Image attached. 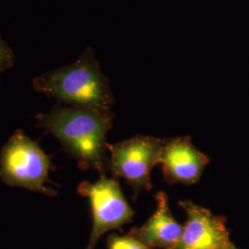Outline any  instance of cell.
<instances>
[{"label": "cell", "instance_id": "obj_11", "mask_svg": "<svg viewBox=\"0 0 249 249\" xmlns=\"http://www.w3.org/2000/svg\"><path fill=\"white\" fill-rule=\"evenodd\" d=\"M236 249V248H235V247H234V246H233V245H231V246H229V247H227V248H225V249Z\"/></svg>", "mask_w": 249, "mask_h": 249}, {"label": "cell", "instance_id": "obj_3", "mask_svg": "<svg viewBox=\"0 0 249 249\" xmlns=\"http://www.w3.org/2000/svg\"><path fill=\"white\" fill-rule=\"evenodd\" d=\"M51 166L48 155L21 130L9 138L0 152V178L10 187L55 196L57 192L46 186Z\"/></svg>", "mask_w": 249, "mask_h": 249}, {"label": "cell", "instance_id": "obj_8", "mask_svg": "<svg viewBox=\"0 0 249 249\" xmlns=\"http://www.w3.org/2000/svg\"><path fill=\"white\" fill-rule=\"evenodd\" d=\"M157 208L143 226L128 232L150 249H176L181 239L183 227L171 213L168 197L164 192L155 196Z\"/></svg>", "mask_w": 249, "mask_h": 249}, {"label": "cell", "instance_id": "obj_2", "mask_svg": "<svg viewBox=\"0 0 249 249\" xmlns=\"http://www.w3.org/2000/svg\"><path fill=\"white\" fill-rule=\"evenodd\" d=\"M33 87L68 107L112 112L115 104L109 81L101 71L91 47H88L71 65L36 77Z\"/></svg>", "mask_w": 249, "mask_h": 249}, {"label": "cell", "instance_id": "obj_5", "mask_svg": "<svg viewBox=\"0 0 249 249\" xmlns=\"http://www.w3.org/2000/svg\"><path fill=\"white\" fill-rule=\"evenodd\" d=\"M78 192L88 198L92 216V227L86 249H94L107 231L119 229L132 222L134 211L116 179L105 176L94 183L82 182Z\"/></svg>", "mask_w": 249, "mask_h": 249}, {"label": "cell", "instance_id": "obj_4", "mask_svg": "<svg viewBox=\"0 0 249 249\" xmlns=\"http://www.w3.org/2000/svg\"><path fill=\"white\" fill-rule=\"evenodd\" d=\"M165 140L137 136L113 145L108 144L109 166L115 178H124L136 199L142 190H151V173L159 163Z\"/></svg>", "mask_w": 249, "mask_h": 249}, {"label": "cell", "instance_id": "obj_9", "mask_svg": "<svg viewBox=\"0 0 249 249\" xmlns=\"http://www.w3.org/2000/svg\"><path fill=\"white\" fill-rule=\"evenodd\" d=\"M107 248L108 249H151L129 233L126 235L110 234L107 238Z\"/></svg>", "mask_w": 249, "mask_h": 249}, {"label": "cell", "instance_id": "obj_1", "mask_svg": "<svg viewBox=\"0 0 249 249\" xmlns=\"http://www.w3.org/2000/svg\"><path fill=\"white\" fill-rule=\"evenodd\" d=\"M36 118L40 127L58 140L80 169L95 170L101 177L107 175L110 168L107 137L112 127V112L56 106Z\"/></svg>", "mask_w": 249, "mask_h": 249}, {"label": "cell", "instance_id": "obj_10", "mask_svg": "<svg viewBox=\"0 0 249 249\" xmlns=\"http://www.w3.org/2000/svg\"><path fill=\"white\" fill-rule=\"evenodd\" d=\"M15 54L0 35V75L14 66Z\"/></svg>", "mask_w": 249, "mask_h": 249}, {"label": "cell", "instance_id": "obj_7", "mask_svg": "<svg viewBox=\"0 0 249 249\" xmlns=\"http://www.w3.org/2000/svg\"><path fill=\"white\" fill-rule=\"evenodd\" d=\"M159 163L164 179L170 185H192L199 180L209 158L196 150L190 138L181 137L165 141Z\"/></svg>", "mask_w": 249, "mask_h": 249}, {"label": "cell", "instance_id": "obj_6", "mask_svg": "<svg viewBox=\"0 0 249 249\" xmlns=\"http://www.w3.org/2000/svg\"><path fill=\"white\" fill-rule=\"evenodd\" d=\"M187 213L181 239L176 249H223L232 245L224 218L191 201H180Z\"/></svg>", "mask_w": 249, "mask_h": 249}]
</instances>
